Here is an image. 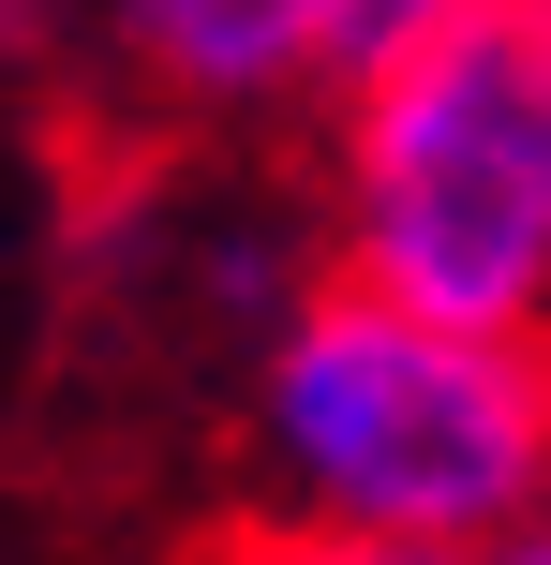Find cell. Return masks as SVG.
Segmentation results:
<instances>
[{"instance_id": "obj_1", "label": "cell", "mask_w": 551, "mask_h": 565, "mask_svg": "<svg viewBox=\"0 0 551 565\" xmlns=\"http://www.w3.org/2000/svg\"><path fill=\"white\" fill-rule=\"evenodd\" d=\"M239 461H254L268 521L477 551L551 507V342L447 328V312L328 268L254 328Z\"/></svg>"}, {"instance_id": "obj_2", "label": "cell", "mask_w": 551, "mask_h": 565, "mask_svg": "<svg viewBox=\"0 0 551 565\" xmlns=\"http://www.w3.org/2000/svg\"><path fill=\"white\" fill-rule=\"evenodd\" d=\"M328 105V254L447 328L551 342V0H463Z\"/></svg>"}, {"instance_id": "obj_3", "label": "cell", "mask_w": 551, "mask_h": 565, "mask_svg": "<svg viewBox=\"0 0 551 565\" xmlns=\"http://www.w3.org/2000/svg\"><path fill=\"white\" fill-rule=\"evenodd\" d=\"M328 30L343 0H105V75L149 119L239 135V119L328 105Z\"/></svg>"}, {"instance_id": "obj_4", "label": "cell", "mask_w": 551, "mask_h": 565, "mask_svg": "<svg viewBox=\"0 0 551 565\" xmlns=\"http://www.w3.org/2000/svg\"><path fill=\"white\" fill-rule=\"evenodd\" d=\"M239 565H477V551H433V536H314V521H254Z\"/></svg>"}, {"instance_id": "obj_5", "label": "cell", "mask_w": 551, "mask_h": 565, "mask_svg": "<svg viewBox=\"0 0 551 565\" xmlns=\"http://www.w3.org/2000/svg\"><path fill=\"white\" fill-rule=\"evenodd\" d=\"M463 15V0H343V30H328V89L343 75H373L388 45H417V30H447Z\"/></svg>"}, {"instance_id": "obj_6", "label": "cell", "mask_w": 551, "mask_h": 565, "mask_svg": "<svg viewBox=\"0 0 551 565\" xmlns=\"http://www.w3.org/2000/svg\"><path fill=\"white\" fill-rule=\"evenodd\" d=\"M477 565H551V507H537V521H507V536H477Z\"/></svg>"}]
</instances>
